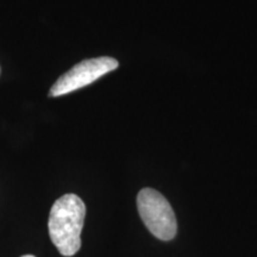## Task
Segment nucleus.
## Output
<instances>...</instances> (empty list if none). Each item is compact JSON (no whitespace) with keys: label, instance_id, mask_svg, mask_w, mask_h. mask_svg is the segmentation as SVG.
<instances>
[{"label":"nucleus","instance_id":"obj_1","mask_svg":"<svg viewBox=\"0 0 257 257\" xmlns=\"http://www.w3.org/2000/svg\"><path fill=\"white\" fill-rule=\"evenodd\" d=\"M85 217V202L78 195L64 194L54 202L48 229L51 242L62 256H74L81 248Z\"/></svg>","mask_w":257,"mask_h":257},{"label":"nucleus","instance_id":"obj_2","mask_svg":"<svg viewBox=\"0 0 257 257\" xmlns=\"http://www.w3.org/2000/svg\"><path fill=\"white\" fill-rule=\"evenodd\" d=\"M137 208L148 230L161 240H172L178 232V221L168 200L153 188L141 189Z\"/></svg>","mask_w":257,"mask_h":257},{"label":"nucleus","instance_id":"obj_3","mask_svg":"<svg viewBox=\"0 0 257 257\" xmlns=\"http://www.w3.org/2000/svg\"><path fill=\"white\" fill-rule=\"evenodd\" d=\"M118 61L113 57L101 56L83 60L61 75L51 86L49 96H61L88 86L105 74L118 68Z\"/></svg>","mask_w":257,"mask_h":257},{"label":"nucleus","instance_id":"obj_4","mask_svg":"<svg viewBox=\"0 0 257 257\" xmlns=\"http://www.w3.org/2000/svg\"><path fill=\"white\" fill-rule=\"evenodd\" d=\"M22 257H36V256H34V255H24V256H22Z\"/></svg>","mask_w":257,"mask_h":257}]
</instances>
